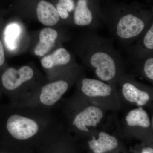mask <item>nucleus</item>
Segmentation results:
<instances>
[{"label":"nucleus","mask_w":153,"mask_h":153,"mask_svg":"<svg viewBox=\"0 0 153 153\" xmlns=\"http://www.w3.org/2000/svg\"><path fill=\"white\" fill-rule=\"evenodd\" d=\"M58 126L52 109L9 102L0 105V136L26 142L49 139Z\"/></svg>","instance_id":"obj_1"},{"label":"nucleus","mask_w":153,"mask_h":153,"mask_svg":"<svg viewBox=\"0 0 153 153\" xmlns=\"http://www.w3.org/2000/svg\"><path fill=\"white\" fill-rule=\"evenodd\" d=\"M100 15L113 38L125 47L136 41L153 22L152 6L118 0H100Z\"/></svg>","instance_id":"obj_2"},{"label":"nucleus","mask_w":153,"mask_h":153,"mask_svg":"<svg viewBox=\"0 0 153 153\" xmlns=\"http://www.w3.org/2000/svg\"><path fill=\"white\" fill-rule=\"evenodd\" d=\"M75 50L82 62L92 68L97 77L105 82L115 79L119 67L123 62L111 40L93 30H84L80 34Z\"/></svg>","instance_id":"obj_3"},{"label":"nucleus","mask_w":153,"mask_h":153,"mask_svg":"<svg viewBox=\"0 0 153 153\" xmlns=\"http://www.w3.org/2000/svg\"><path fill=\"white\" fill-rule=\"evenodd\" d=\"M47 80L34 66L19 68L6 66L0 69V88L10 100L18 102Z\"/></svg>","instance_id":"obj_4"},{"label":"nucleus","mask_w":153,"mask_h":153,"mask_svg":"<svg viewBox=\"0 0 153 153\" xmlns=\"http://www.w3.org/2000/svg\"><path fill=\"white\" fill-rule=\"evenodd\" d=\"M70 85V81L66 78L59 76L48 79L15 103L52 109L66 93Z\"/></svg>","instance_id":"obj_5"},{"label":"nucleus","mask_w":153,"mask_h":153,"mask_svg":"<svg viewBox=\"0 0 153 153\" xmlns=\"http://www.w3.org/2000/svg\"><path fill=\"white\" fill-rule=\"evenodd\" d=\"M102 22L100 0H76L71 25L95 31Z\"/></svg>","instance_id":"obj_6"},{"label":"nucleus","mask_w":153,"mask_h":153,"mask_svg":"<svg viewBox=\"0 0 153 153\" xmlns=\"http://www.w3.org/2000/svg\"><path fill=\"white\" fill-rule=\"evenodd\" d=\"M74 57L66 48L59 47L49 55L42 57L41 66L47 74L48 79L60 76V70L74 63Z\"/></svg>","instance_id":"obj_7"},{"label":"nucleus","mask_w":153,"mask_h":153,"mask_svg":"<svg viewBox=\"0 0 153 153\" xmlns=\"http://www.w3.org/2000/svg\"><path fill=\"white\" fill-rule=\"evenodd\" d=\"M36 16L42 25L53 27L62 22L55 5L49 0H29Z\"/></svg>","instance_id":"obj_8"},{"label":"nucleus","mask_w":153,"mask_h":153,"mask_svg":"<svg viewBox=\"0 0 153 153\" xmlns=\"http://www.w3.org/2000/svg\"><path fill=\"white\" fill-rule=\"evenodd\" d=\"M65 36L59 30L47 27L40 31L39 41L34 49V53L38 57H43L52 50L58 42L64 41Z\"/></svg>","instance_id":"obj_9"},{"label":"nucleus","mask_w":153,"mask_h":153,"mask_svg":"<svg viewBox=\"0 0 153 153\" xmlns=\"http://www.w3.org/2000/svg\"><path fill=\"white\" fill-rule=\"evenodd\" d=\"M135 42L127 47L130 58L138 60L153 54V22Z\"/></svg>","instance_id":"obj_10"},{"label":"nucleus","mask_w":153,"mask_h":153,"mask_svg":"<svg viewBox=\"0 0 153 153\" xmlns=\"http://www.w3.org/2000/svg\"><path fill=\"white\" fill-rule=\"evenodd\" d=\"M103 116V113L98 108L88 106L73 116L71 118V124L78 130L88 131L87 127L97 126Z\"/></svg>","instance_id":"obj_11"},{"label":"nucleus","mask_w":153,"mask_h":153,"mask_svg":"<svg viewBox=\"0 0 153 153\" xmlns=\"http://www.w3.org/2000/svg\"><path fill=\"white\" fill-rule=\"evenodd\" d=\"M80 85L82 93L90 97L108 96L112 91L110 85L98 79L83 78Z\"/></svg>","instance_id":"obj_12"},{"label":"nucleus","mask_w":153,"mask_h":153,"mask_svg":"<svg viewBox=\"0 0 153 153\" xmlns=\"http://www.w3.org/2000/svg\"><path fill=\"white\" fill-rule=\"evenodd\" d=\"M88 144L94 153H104L115 149L117 147L118 142L115 137L101 132L99 134L97 140L93 137Z\"/></svg>","instance_id":"obj_13"},{"label":"nucleus","mask_w":153,"mask_h":153,"mask_svg":"<svg viewBox=\"0 0 153 153\" xmlns=\"http://www.w3.org/2000/svg\"><path fill=\"white\" fill-rule=\"evenodd\" d=\"M122 93L126 100L136 103L139 106L145 105L150 99L149 94L147 92L140 90L131 82L123 83Z\"/></svg>","instance_id":"obj_14"},{"label":"nucleus","mask_w":153,"mask_h":153,"mask_svg":"<svg viewBox=\"0 0 153 153\" xmlns=\"http://www.w3.org/2000/svg\"><path fill=\"white\" fill-rule=\"evenodd\" d=\"M55 5L62 22L71 25L76 0H49Z\"/></svg>","instance_id":"obj_15"},{"label":"nucleus","mask_w":153,"mask_h":153,"mask_svg":"<svg viewBox=\"0 0 153 153\" xmlns=\"http://www.w3.org/2000/svg\"><path fill=\"white\" fill-rule=\"evenodd\" d=\"M126 120L130 126H139L148 128L150 125V121L147 113L140 107L130 111L126 117Z\"/></svg>","instance_id":"obj_16"},{"label":"nucleus","mask_w":153,"mask_h":153,"mask_svg":"<svg viewBox=\"0 0 153 153\" xmlns=\"http://www.w3.org/2000/svg\"><path fill=\"white\" fill-rule=\"evenodd\" d=\"M16 24L9 25L3 31V43L9 49L16 44L19 34V28Z\"/></svg>","instance_id":"obj_17"},{"label":"nucleus","mask_w":153,"mask_h":153,"mask_svg":"<svg viewBox=\"0 0 153 153\" xmlns=\"http://www.w3.org/2000/svg\"><path fill=\"white\" fill-rule=\"evenodd\" d=\"M143 68L145 76L150 80H153V54L147 57L135 60Z\"/></svg>","instance_id":"obj_18"},{"label":"nucleus","mask_w":153,"mask_h":153,"mask_svg":"<svg viewBox=\"0 0 153 153\" xmlns=\"http://www.w3.org/2000/svg\"><path fill=\"white\" fill-rule=\"evenodd\" d=\"M1 24H0V69L7 66L6 64L5 52L3 39L1 37Z\"/></svg>","instance_id":"obj_19"},{"label":"nucleus","mask_w":153,"mask_h":153,"mask_svg":"<svg viewBox=\"0 0 153 153\" xmlns=\"http://www.w3.org/2000/svg\"><path fill=\"white\" fill-rule=\"evenodd\" d=\"M141 153H153V149L150 147L143 148L142 151Z\"/></svg>","instance_id":"obj_20"},{"label":"nucleus","mask_w":153,"mask_h":153,"mask_svg":"<svg viewBox=\"0 0 153 153\" xmlns=\"http://www.w3.org/2000/svg\"><path fill=\"white\" fill-rule=\"evenodd\" d=\"M2 95V92L1 91V88H0V99H1V97Z\"/></svg>","instance_id":"obj_21"},{"label":"nucleus","mask_w":153,"mask_h":153,"mask_svg":"<svg viewBox=\"0 0 153 153\" xmlns=\"http://www.w3.org/2000/svg\"><path fill=\"white\" fill-rule=\"evenodd\" d=\"M0 153H4V152H0Z\"/></svg>","instance_id":"obj_22"}]
</instances>
